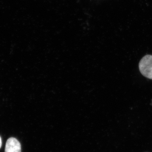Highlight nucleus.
<instances>
[{"instance_id":"nucleus-1","label":"nucleus","mask_w":152,"mask_h":152,"mask_svg":"<svg viewBox=\"0 0 152 152\" xmlns=\"http://www.w3.org/2000/svg\"><path fill=\"white\" fill-rule=\"evenodd\" d=\"M139 69L143 76L152 80V56L147 55L143 57L139 64Z\"/></svg>"},{"instance_id":"nucleus-2","label":"nucleus","mask_w":152,"mask_h":152,"mask_svg":"<svg viewBox=\"0 0 152 152\" xmlns=\"http://www.w3.org/2000/svg\"><path fill=\"white\" fill-rule=\"evenodd\" d=\"M5 152H21L20 142L15 138L8 139L6 142Z\"/></svg>"},{"instance_id":"nucleus-3","label":"nucleus","mask_w":152,"mask_h":152,"mask_svg":"<svg viewBox=\"0 0 152 152\" xmlns=\"http://www.w3.org/2000/svg\"><path fill=\"white\" fill-rule=\"evenodd\" d=\"M2 145V140L1 138V137H0V148H1V147Z\"/></svg>"}]
</instances>
